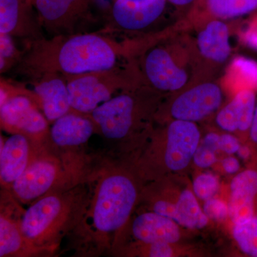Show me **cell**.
Listing matches in <instances>:
<instances>
[{
  "label": "cell",
  "mask_w": 257,
  "mask_h": 257,
  "mask_svg": "<svg viewBox=\"0 0 257 257\" xmlns=\"http://www.w3.org/2000/svg\"><path fill=\"white\" fill-rule=\"evenodd\" d=\"M14 70L31 79L45 73L78 75L112 68L133 59L132 39L119 42L103 32L60 35L26 42Z\"/></svg>",
  "instance_id": "obj_1"
},
{
  "label": "cell",
  "mask_w": 257,
  "mask_h": 257,
  "mask_svg": "<svg viewBox=\"0 0 257 257\" xmlns=\"http://www.w3.org/2000/svg\"><path fill=\"white\" fill-rule=\"evenodd\" d=\"M179 20L173 26L145 35L137 60L144 82L157 92L171 95L193 82L194 72L186 37Z\"/></svg>",
  "instance_id": "obj_2"
},
{
  "label": "cell",
  "mask_w": 257,
  "mask_h": 257,
  "mask_svg": "<svg viewBox=\"0 0 257 257\" xmlns=\"http://www.w3.org/2000/svg\"><path fill=\"white\" fill-rule=\"evenodd\" d=\"M64 77L71 107L81 114H91L115 93L145 84L136 58L124 61L112 68Z\"/></svg>",
  "instance_id": "obj_3"
},
{
  "label": "cell",
  "mask_w": 257,
  "mask_h": 257,
  "mask_svg": "<svg viewBox=\"0 0 257 257\" xmlns=\"http://www.w3.org/2000/svg\"><path fill=\"white\" fill-rule=\"evenodd\" d=\"M185 21L194 72L193 82L217 80L231 55L229 25L217 19Z\"/></svg>",
  "instance_id": "obj_4"
},
{
  "label": "cell",
  "mask_w": 257,
  "mask_h": 257,
  "mask_svg": "<svg viewBox=\"0 0 257 257\" xmlns=\"http://www.w3.org/2000/svg\"><path fill=\"white\" fill-rule=\"evenodd\" d=\"M146 84L126 89L101 104L91 113L96 126L110 140L125 138L150 108L163 96Z\"/></svg>",
  "instance_id": "obj_5"
},
{
  "label": "cell",
  "mask_w": 257,
  "mask_h": 257,
  "mask_svg": "<svg viewBox=\"0 0 257 257\" xmlns=\"http://www.w3.org/2000/svg\"><path fill=\"white\" fill-rule=\"evenodd\" d=\"M137 199V189L131 179L113 175L103 181L96 197L93 221L102 232L119 229L127 221Z\"/></svg>",
  "instance_id": "obj_6"
},
{
  "label": "cell",
  "mask_w": 257,
  "mask_h": 257,
  "mask_svg": "<svg viewBox=\"0 0 257 257\" xmlns=\"http://www.w3.org/2000/svg\"><path fill=\"white\" fill-rule=\"evenodd\" d=\"M224 92L217 80L191 83L171 94L164 111L169 120L200 122L215 114L224 100Z\"/></svg>",
  "instance_id": "obj_7"
},
{
  "label": "cell",
  "mask_w": 257,
  "mask_h": 257,
  "mask_svg": "<svg viewBox=\"0 0 257 257\" xmlns=\"http://www.w3.org/2000/svg\"><path fill=\"white\" fill-rule=\"evenodd\" d=\"M167 3V0H113L107 23L101 32L140 34L158 23Z\"/></svg>",
  "instance_id": "obj_8"
},
{
  "label": "cell",
  "mask_w": 257,
  "mask_h": 257,
  "mask_svg": "<svg viewBox=\"0 0 257 257\" xmlns=\"http://www.w3.org/2000/svg\"><path fill=\"white\" fill-rule=\"evenodd\" d=\"M92 1L33 0L32 6L42 30L56 36L77 33L79 24L89 19Z\"/></svg>",
  "instance_id": "obj_9"
},
{
  "label": "cell",
  "mask_w": 257,
  "mask_h": 257,
  "mask_svg": "<svg viewBox=\"0 0 257 257\" xmlns=\"http://www.w3.org/2000/svg\"><path fill=\"white\" fill-rule=\"evenodd\" d=\"M35 100L40 104L34 90L17 86L12 96L1 104L2 123L7 127L31 135L46 131L48 120L37 109Z\"/></svg>",
  "instance_id": "obj_10"
},
{
  "label": "cell",
  "mask_w": 257,
  "mask_h": 257,
  "mask_svg": "<svg viewBox=\"0 0 257 257\" xmlns=\"http://www.w3.org/2000/svg\"><path fill=\"white\" fill-rule=\"evenodd\" d=\"M201 132L197 123L172 120L166 128L165 162L173 172L184 170L193 160L201 143Z\"/></svg>",
  "instance_id": "obj_11"
},
{
  "label": "cell",
  "mask_w": 257,
  "mask_h": 257,
  "mask_svg": "<svg viewBox=\"0 0 257 257\" xmlns=\"http://www.w3.org/2000/svg\"><path fill=\"white\" fill-rule=\"evenodd\" d=\"M256 99V89L246 88L238 91L213 116L214 124L225 133L248 136Z\"/></svg>",
  "instance_id": "obj_12"
},
{
  "label": "cell",
  "mask_w": 257,
  "mask_h": 257,
  "mask_svg": "<svg viewBox=\"0 0 257 257\" xmlns=\"http://www.w3.org/2000/svg\"><path fill=\"white\" fill-rule=\"evenodd\" d=\"M32 8L26 0H0V33L26 42L43 38L42 27Z\"/></svg>",
  "instance_id": "obj_13"
},
{
  "label": "cell",
  "mask_w": 257,
  "mask_h": 257,
  "mask_svg": "<svg viewBox=\"0 0 257 257\" xmlns=\"http://www.w3.org/2000/svg\"><path fill=\"white\" fill-rule=\"evenodd\" d=\"M30 80L48 121H55L70 112L68 87L63 75L45 73Z\"/></svg>",
  "instance_id": "obj_14"
},
{
  "label": "cell",
  "mask_w": 257,
  "mask_h": 257,
  "mask_svg": "<svg viewBox=\"0 0 257 257\" xmlns=\"http://www.w3.org/2000/svg\"><path fill=\"white\" fill-rule=\"evenodd\" d=\"M229 216L233 224L257 215V170L248 169L235 176L230 184Z\"/></svg>",
  "instance_id": "obj_15"
},
{
  "label": "cell",
  "mask_w": 257,
  "mask_h": 257,
  "mask_svg": "<svg viewBox=\"0 0 257 257\" xmlns=\"http://www.w3.org/2000/svg\"><path fill=\"white\" fill-rule=\"evenodd\" d=\"M180 231L176 221L154 211L140 214L133 224L135 237L149 245L155 243L174 244L180 239Z\"/></svg>",
  "instance_id": "obj_16"
},
{
  "label": "cell",
  "mask_w": 257,
  "mask_h": 257,
  "mask_svg": "<svg viewBox=\"0 0 257 257\" xmlns=\"http://www.w3.org/2000/svg\"><path fill=\"white\" fill-rule=\"evenodd\" d=\"M256 11L257 0H197L183 18L189 22L204 19L226 21Z\"/></svg>",
  "instance_id": "obj_17"
},
{
  "label": "cell",
  "mask_w": 257,
  "mask_h": 257,
  "mask_svg": "<svg viewBox=\"0 0 257 257\" xmlns=\"http://www.w3.org/2000/svg\"><path fill=\"white\" fill-rule=\"evenodd\" d=\"M56 177L55 166L48 162H37L27 167L13 182L15 194L23 201L43 195L50 188Z\"/></svg>",
  "instance_id": "obj_18"
},
{
  "label": "cell",
  "mask_w": 257,
  "mask_h": 257,
  "mask_svg": "<svg viewBox=\"0 0 257 257\" xmlns=\"http://www.w3.org/2000/svg\"><path fill=\"white\" fill-rule=\"evenodd\" d=\"M76 112H69L55 121L51 137L59 146H78L87 143L94 133L95 123L92 118Z\"/></svg>",
  "instance_id": "obj_19"
},
{
  "label": "cell",
  "mask_w": 257,
  "mask_h": 257,
  "mask_svg": "<svg viewBox=\"0 0 257 257\" xmlns=\"http://www.w3.org/2000/svg\"><path fill=\"white\" fill-rule=\"evenodd\" d=\"M29 146L20 134L12 135L1 147L0 177L5 183L14 182L27 169Z\"/></svg>",
  "instance_id": "obj_20"
},
{
  "label": "cell",
  "mask_w": 257,
  "mask_h": 257,
  "mask_svg": "<svg viewBox=\"0 0 257 257\" xmlns=\"http://www.w3.org/2000/svg\"><path fill=\"white\" fill-rule=\"evenodd\" d=\"M62 208L60 199L50 196L40 199L29 208L22 221L21 231L25 237L36 239L58 216Z\"/></svg>",
  "instance_id": "obj_21"
},
{
  "label": "cell",
  "mask_w": 257,
  "mask_h": 257,
  "mask_svg": "<svg viewBox=\"0 0 257 257\" xmlns=\"http://www.w3.org/2000/svg\"><path fill=\"white\" fill-rule=\"evenodd\" d=\"M223 89L234 91V94L246 88L257 90V63L244 57H236L225 69L219 80ZM233 94V95H234Z\"/></svg>",
  "instance_id": "obj_22"
},
{
  "label": "cell",
  "mask_w": 257,
  "mask_h": 257,
  "mask_svg": "<svg viewBox=\"0 0 257 257\" xmlns=\"http://www.w3.org/2000/svg\"><path fill=\"white\" fill-rule=\"evenodd\" d=\"M173 220L187 229H200L207 226L209 219L193 191L186 189L181 192L175 202Z\"/></svg>",
  "instance_id": "obj_23"
},
{
  "label": "cell",
  "mask_w": 257,
  "mask_h": 257,
  "mask_svg": "<svg viewBox=\"0 0 257 257\" xmlns=\"http://www.w3.org/2000/svg\"><path fill=\"white\" fill-rule=\"evenodd\" d=\"M233 237L246 256L257 257V215L234 223Z\"/></svg>",
  "instance_id": "obj_24"
},
{
  "label": "cell",
  "mask_w": 257,
  "mask_h": 257,
  "mask_svg": "<svg viewBox=\"0 0 257 257\" xmlns=\"http://www.w3.org/2000/svg\"><path fill=\"white\" fill-rule=\"evenodd\" d=\"M25 51L17 47L14 37L0 33V72L6 73L14 69L23 59Z\"/></svg>",
  "instance_id": "obj_25"
},
{
  "label": "cell",
  "mask_w": 257,
  "mask_h": 257,
  "mask_svg": "<svg viewBox=\"0 0 257 257\" xmlns=\"http://www.w3.org/2000/svg\"><path fill=\"white\" fill-rule=\"evenodd\" d=\"M22 244L20 231L13 223L0 218V256L3 257L18 251Z\"/></svg>",
  "instance_id": "obj_26"
},
{
  "label": "cell",
  "mask_w": 257,
  "mask_h": 257,
  "mask_svg": "<svg viewBox=\"0 0 257 257\" xmlns=\"http://www.w3.org/2000/svg\"><path fill=\"white\" fill-rule=\"evenodd\" d=\"M201 143L210 147L214 151L220 150L229 155L237 153L241 147L239 139L232 134L225 132L224 133L216 132L208 133Z\"/></svg>",
  "instance_id": "obj_27"
},
{
  "label": "cell",
  "mask_w": 257,
  "mask_h": 257,
  "mask_svg": "<svg viewBox=\"0 0 257 257\" xmlns=\"http://www.w3.org/2000/svg\"><path fill=\"white\" fill-rule=\"evenodd\" d=\"M220 188L219 180L216 175L209 172L200 174L193 181V192L197 199L205 201L215 197Z\"/></svg>",
  "instance_id": "obj_28"
},
{
  "label": "cell",
  "mask_w": 257,
  "mask_h": 257,
  "mask_svg": "<svg viewBox=\"0 0 257 257\" xmlns=\"http://www.w3.org/2000/svg\"><path fill=\"white\" fill-rule=\"evenodd\" d=\"M202 209L209 220L222 221L229 216L228 204L215 197L205 201Z\"/></svg>",
  "instance_id": "obj_29"
},
{
  "label": "cell",
  "mask_w": 257,
  "mask_h": 257,
  "mask_svg": "<svg viewBox=\"0 0 257 257\" xmlns=\"http://www.w3.org/2000/svg\"><path fill=\"white\" fill-rule=\"evenodd\" d=\"M216 151L210 147L200 143L197 151L193 157V162L197 167L201 169H207L216 163Z\"/></svg>",
  "instance_id": "obj_30"
},
{
  "label": "cell",
  "mask_w": 257,
  "mask_h": 257,
  "mask_svg": "<svg viewBox=\"0 0 257 257\" xmlns=\"http://www.w3.org/2000/svg\"><path fill=\"white\" fill-rule=\"evenodd\" d=\"M240 38L245 45L257 50V12L246 20V27L241 32Z\"/></svg>",
  "instance_id": "obj_31"
},
{
  "label": "cell",
  "mask_w": 257,
  "mask_h": 257,
  "mask_svg": "<svg viewBox=\"0 0 257 257\" xmlns=\"http://www.w3.org/2000/svg\"><path fill=\"white\" fill-rule=\"evenodd\" d=\"M172 244L168 243H155L150 244L149 256L152 257H170L174 256Z\"/></svg>",
  "instance_id": "obj_32"
},
{
  "label": "cell",
  "mask_w": 257,
  "mask_h": 257,
  "mask_svg": "<svg viewBox=\"0 0 257 257\" xmlns=\"http://www.w3.org/2000/svg\"><path fill=\"white\" fill-rule=\"evenodd\" d=\"M223 169L226 173L234 175L240 170V163L236 157L229 156L224 158L221 162Z\"/></svg>",
  "instance_id": "obj_33"
},
{
  "label": "cell",
  "mask_w": 257,
  "mask_h": 257,
  "mask_svg": "<svg viewBox=\"0 0 257 257\" xmlns=\"http://www.w3.org/2000/svg\"><path fill=\"white\" fill-rule=\"evenodd\" d=\"M197 0H167L169 4L175 7L177 10L184 13V17L192 9ZM183 17V18H184Z\"/></svg>",
  "instance_id": "obj_34"
},
{
  "label": "cell",
  "mask_w": 257,
  "mask_h": 257,
  "mask_svg": "<svg viewBox=\"0 0 257 257\" xmlns=\"http://www.w3.org/2000/svg\"><path fill=\"white\" fill-rule=\"evenodd\" d=\"M248 138L249 139L250 143L257 146V99L254 115H253V121L248 133Z\"/></svg>",
  "instance_id": "obj_35"
},
{
  "label": "cell",
  "mask_w": 257,
  "mask_h": 257,
  "mask_svg": "<svg viewBox=\"0 0 257 257\" xmlns=\"http://www.w3.org/2000/svg\"><path fill=\"white\" fill-rule=\"evenodd\" d=\"M236 154L240 158L243 159V160H247L251 156V149L249 147L246 146V145H244V146H241V145Z\"/></svg>",
  "instance_id": "obj_36"
},
{
  "label": "cell",
  "mask_w": 257,
  "mask_h": 257,
  "mask_svg": "<svg viewBox=\"0 0 257 257\" xmlns=\"http://www.w3.org/2000/svg\"><path fill=\"white\" fill-rule=\"evenodd\" d=\"M26 1L32 5V1H33V0H26Z\"/></svg>",
  "instance_id": "obj_37"
}]
</instances>
